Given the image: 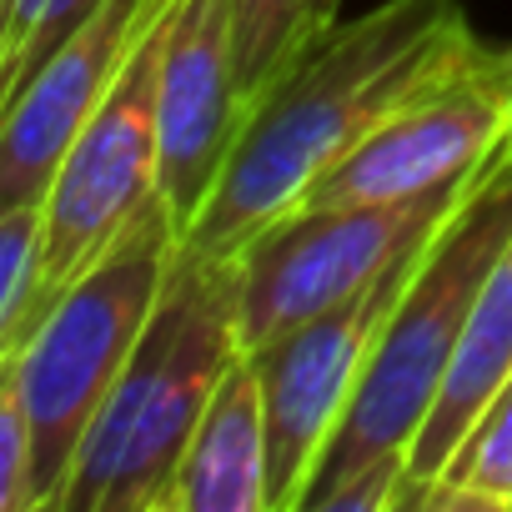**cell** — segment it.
Segmentation results:
<instances>
[{"instance_id": "obj_21", "label": "cell", "mask_w": 512, "mask_h": 512, "mask_svg": "<svg viewBox=\"0 0 512 512\" xmlns=\"http://www.w3.org/2000/svg\"><path fill=\"white\" fill-rule=\"evenodd\" d=\"M502 151H512V126H507V141H502Z\"/></svg>"}, {"instance_id": "obj_13", "label": "cell", "mask_w": 512, "mask_h": 512, "mask_svg": "<svg viewBox=\"0 0 512 512\" xmlns=\"http://www.w3.org/2000/svg\"><path fill=\"white\" fill-rule=\"evenodd\" d=\"M427 512H512V372L477 412L472 432L452 452L437 487L422 497Z\"/></svg>"}, {"instance_id": "obj_15", "label": "cell", "mask_w": 512, "mask_h": 512, "mask_svg": "<svg viewBox=\"0 0 512 512\" xmlns=\"http://www.w3.org/2000/svg\"><path fill=\"white\" fill-rule=\"evenodd\" d=\"M231 36L246 106L317 36V0H231Z\"/></svg>"}, {"instance_id": "obj_6", "label": "cell", "mask_w": 512, "mask_h": 512, "mask_svg": "<svg viewBox=\"0 0 512 512\" xmlns=\"http://www.w3.org/2000/svg\"><path fill=\"white\" fill-rule=\"evenodd\" d=\"M512 126V41H467L422 91H412L362 146L337 161L307 201H412L442 186H462L487 166Z\"/></svg>"}, {"instance_id": "obj_19", "label": "cell", "mask_w": 512, "mask_h": 512, "mask_svg": "<svg viewBox=\"0 0 512 512\" xmlns=\"http://www.w3.org/2000/svg\"><path fill=\"white\" fill-rule=\"evenodd\" d=\"M96 6H101V0H56L51 16H46L41 31H36V41H31V51H26V61H21V71H16L11 81H0V96L16 91V86H21V81H26V76H31V71H36V66H41V61H46V56H51V51H56V46H61L86 16H91V11H96Z\"/></svg>"}, {"instance_id": "obj_14", "label": "cell", "mask_w": 512, "mask_h": 512, "mask_svg": "<svg viewBox=\"0 0 512 512\" xmlns=\"http://www.w3.org/2000/svg\"><path fill=\"white\" fill-rule=\"evenodd\" d=\"M51 312L46 201L0 206V362L16 357Z\"/></svg>"}, {"instance_id": "obj_3", "label": "cell", "mask_w": 512, "mask_h": 512, "mask_svg": "<svg viewBox=\"0 0 512 512\" xmlns=\"http://www.w3.org/2000/svg\"><path fill=\"white\" fill-rule=\"evenodd\" d=\"M176 256L181 231L166 201L151 196L121 241L61 292L31 342L0 362V372L21 387L36 432V512H61L76 457L156 317Z\"/></svg>"}, {"instance_id": "obj_9", "label": "cell", "mask_w": 512, "mask_h": 512, "mask_svg": "<svg viewBox=\"0 0 512 512\" xmlns=\"http://www.w3.org/2000/svg\"><path fill=\"white\" fill-rule=\"evenodd\" d=\"M246 116L231 0H176L161 66V201L186 241Z\"/></svg>"}, {"instance_id": "obj_5", "label": "cell", "mask_w": 512, "mask_h": 512, "mask_svg": "<svg viewBox=\"0 0 512 512\" xmlns=\"http://www.w3.org/2000/svg\"><path fill=\"white\" fill-rule=\"evenodd\" d=\"M171 6L146 26L111 96L96 106L76 146L66 151L46 196V277L51 307L81 282L121 231L161 196V66L171 36Z\"/></svg>"}, {"instance_id": "obj_8", "label": "cell", "mask_w": 512, "mask_h": 512, "mask_svg": "<svg viewBox=\"0 0 512 512\" xmlns=\"http://www.w3.org/2000/svg\"><path fill=\"white\" fill-rule=\"evenodd\" d=\"M161 6L166 0H101L16 91L0 96V206L51 196L66 151L111 96Z\"/></svg>"}, {"instance_id": "obj_11", "label": "cell", "mask_w": 512, "mask_h": 512, "mask_svg": "<svg viewBox=\"0 0 512 512\" xmlns=\"http://www.w3.org/2000/svg\"><path fill=\"white\" fill-rule=\"evenodd\" d=\"M267 402L256 362L241 352L211 392L156 512H272Z\"/></svg>"}, {"instance_id": "obj_16", "label": "cell", "mask_w": 512, "mask_h": 512, "mask_svg": "<svg viewBox=\"0 0 512 512\" xmlns=\"http://www.w3.org/2000/svg\"><path fill=\"white\" fill-rule=\"evenodd\" d=\"M0 512H36V432L21 387L0 372Z\"/></svg>"}, {"instance_id": "obj_17", "label": "cell", "mask_w": 512, "mask_h": 512, "mask_svg": "<svg viewBox=\"0 0 512 512\" xmlns=\"http://www.w3.org/2000/svg\"><path fill=\"white\" fill-rule=\"evenodd\" d=\"M402 492H407V452H387L357 467L352 477L332 482L327 492H317L307 512H402Z\"/></svg>"}, {"instance_id": "obj_20", "label": "cell", "mask_w": 512, "mask_h": 512, "mask_svg": "<svg viewBox=\"0 0 512 512\" xmlns=\"http://www.w3.org/2000/svg\"><path fill=\"white\" fill-rule=\"evenodd\" d=\"M337 11H342V0H317V36L337 26ZM317 36H312V41H317Z\"/></svg>"}, {"instance_id": "obj_12", "label": "cell", "mask_w": 512, "mask_h": 512, "mask_svg": "<svg viewBox=\"0 0 512 512\" xmlns=\"http://www.w3.org/2000/svg\"><path fill=\"white\" fill-rule=\"evenodd\" d=\"M512 372V236L502 246V256L492 262L482 292H477V307H472V322H467V337L457 347V362L407 452V492H402V507H422V497L437 487V477L447 472L452 452L462 447V437L472 432L477 412L492 402V392L502 387V377Z\"/></svg>"}, {"instance_id": "obj_7", "label": "cell", "mask_w": 512, "mask_h": 512, "mask_svg": "<svg viewBox=\"0 0 512 512\" xmlns=\"http://www.w3.org/2000/svg\"><path fill=\"white\" fill-rule=\"evenodd\" d=\"M422 246L427 241L407 246L372 287H362L342 307L282 332L262 352H251L256 377H262V402H267L272 512H302V497H307V487L357 397V382L367 372L377 332H382L387 312L397 307V297L407 292V277L417 267Z\"/></svg>"}, {"instance_id": "obj_10", "label": "cell", "mask_w": 512, "mask_h": 512, "mask_svg": "<svg viewBox=\"0 0 512 512\" xmlns=\"http://www.w3.org/2000/svg\"><path fill=\"white\" fill-rule=\"evenodd\" d=\"M181 262H186V312H181L176 342L166 352V367L146 397L141 427L131 437V452L121 462L106 512H156L161 507L211 392L221 387L226 367L241 357L236 256H226V262H196V256L181 251Z\"/></svg>"}, {"instance_id": "obj_4", "label": "cell", "mask_w": 512, "mask_h": 512, "mask_svg": "<svg viewBox=\"0 0 512 512\" xmlns=\"http://www.w3.org/2000/svg\"><path fill=\"white\" fill-rule=\"evenodd\" d=\"M467 181L412 196V201H357V206L302 201V206L282 211L277 221H267L236 251L241 352L246 357L262 352L282 332H292V327L342 307L362 287H372L407 246H417L437 231V221L457 206Z\"/></svg>"}, {"instance_id": "obj_18", "label": "cell", "mask_w": 512, "mask_h": 512, "mask_svg": "<svg viewBox=\"0 0 512 512\" xmlns=\"http://www.w3.org/2000/svg\"><path fill=\"white\" fill-rule=\"evenodd\" d=\"M56 0H0V81H11Z\"/></svg>"}, {"instance_id": "obj_1", "label": "cell", "mask_w": 512, "mask_h": 512, "mask_svg": "<svg viewBox=\"0 0 512 512\" xmlns=\"http://www.w3.org/2000/svg\"><path fill=\"white\" fill-rule=\"evenodd\" d=\"M477 31L457 0H382L337 21L241 116L226 171L181 251L226 262L267 221L302 206L412 91H422Z\"/></svg>"}, {"instance_id": "obj_2", "label": "cell", "mask_w": 512, "mask_h": 512, "mask_svg": "<svg viewBox=\"0 0 512 512\" xmlns=\"http://www.w3.org/2000/svg\"><path fill=\"white\" fill-rule=\"evenodd\" d=\"M512 236V151H497L457 196V206L437 221L427 236L417 267L407 277V292L387 312L377 347L367 357V372L357 382V397L302 497V512L317 492L352 477L357 467L412 452L452 362L467 337L477 292Z\"/></svg>"}]
</instances>
